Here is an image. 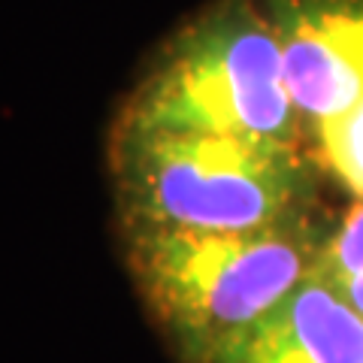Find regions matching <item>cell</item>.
<instances>
[{"instance_id":"obj_1","label":"cell","mask_w":363,"mask_h":363,"mask_svg":"<svg viewBox=\"0 0 363 363\" xmlns=\"http://www.w3.org/2000/svg\"><path fill=\"white\" fill-rule=\"evenodd\" d=\"M330 227L121 230L133 285L179 363H203L269 318L321 264Z\"/></svg>"},{"instance_id":"obj_2","label":"cell","mask_w":363,"mask_h":363,"mask_svg":"<svg viewBox=\"0 0 363 363\" xmlns=\"http://www.w3.org/2000/svg\"><path fill=\"white\" fill-rule=\"evenodd\" d=\"M121 230H260L312 218L318 182L303 145L248 136L112 128Z\"/></svg>"},{"instance_id":"obj_3","label":"cell","mask_w":363,"mask_h":363,"mask_svg":"<svg viewBox=\"0 0 363 363\" xmlns=\"http://www.w3.org/2000/svg\"><path fill=\"white\" fill-rule=\"evenodd\" d=\"M116 124L300 145L306 121L288 94L279 40L260 0H215L191 18Z\"/></svg>"},{"instance_id":"obj_4","label":"cell","mask_w":363,"mask_h":363,"mask_svg":"<svg viewBox=\"0 0 363 363\" xmlns=\"http://www.w3.org/2000/svg\"><path fill=\"white\" fill-rule=\"evenodd\" d=\"M279 40L288 94L318 124L363 97V0H260Z\"/></svg>"},{"instance_id":"obj_5","label":"cell","mask_w":363,"mask_h":363,"mask_svg":"<svg viewBox=\"0 0 363 363\" xmlns=\"http://www.w3.org/2000/svg\"><path fill=\"white\" fill-rule=\"evenodd\" d=\"M203 363H363V315L315 269L255 330Z\"/></svg>"},{"instance_id":"obj_6","label":"cell","mask_w":363,"mask_h":363,"mask_svg":"<svg viewBox=\"0 0 363 363\" xmlns=\"http://www.w3.org/2000/svg\"><path fill=\"white\" fill-rule=\"evenodd\" d=\"M324 167L348 194L363 200V97L342 116L312 130Z\"/></svg>"}]
</instances>
